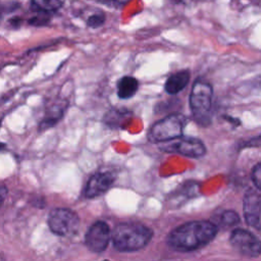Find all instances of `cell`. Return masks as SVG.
<instances>
[{"label": "cell", "instance_id": "obj_1", "mask_svg": "<svg viewBox=\"0 0 261 261\" xmlns=\"http://www.w3.org/2000/svg\"><path fill=\"white\" fill-rule=\"evenodd\" d=\"M216 233L217 227L210 221H190L174 228L168 236L167 241L174 250L188 252L206 246L214 239Z\"/></svg>", "mask_w": 261, "mask_h": 261}, {"label": "cell", "instance_id": "obj_2", "mask_svg": "<svg viewBox=\"0 0 261 261\" xmlns=\"http://www.w3.org/2000/svg\"><path fill=\"white\" fill-rule=\"evenodd\" d=\"M152 230L138 223H120L115 226L111 238L114 247L121 252H133L144 248L152 238Z\"/></svg>", "mask_w": 261, "mask_h": 261}, {"label": "cell", "instance_id": "obj_3", "mask_svg": "<svg viewBox=\"0 0 261 261\" xmlns=\"http://www.w3.org/2000/svg\"><path fill=\"white\" fill-rule=\"evenodd\" d=\"M186 119L181 114H170L152 125L148 139L153 143H162L180 137Z\"/></svg>", "mask_w": 261, "mask_h": 261}, {"label": "cell", "instance_id": "obj_4", "mask_svg": "<svg viewBox=\"0 0 261 261\" xmlns=\"http://www.w3.org/2000/svg\"><path fill=\"white\" fill-rule=\"evenodd\" d=\"M213 89L212 86L203 80H197L192 88L190 95V107L196 117L201 122L208 117L211 109Z\"/></svg>", "mask_w": 261, "mask_h": 261}, {"label": "cell", "instance_id": "obj_5", "mask_svg": "<svg viewBox=\"0 0 261 261\" xmlns=\"http://www.w3.org/2000/svg\"><path fill=\"white\" fill-rule=\"evenodd\" d=\"M51 231L57 236L67 237L74 234L80 226V218L75 212L67 208H56L48 217Z\"/></svg>", "mask_w": 261, "mask_h": 261}, {"label": "cell", "instance_id": "obj_6", "mask_svg": "<svg viewBox=\"0 0 261 261\" xmlns=\"http://www.w3.org/2000/svg\"><path fill=\"white\" fill-rule=\"evenodd\" d=\"M159 148L164 152L177 153L193 158L202 157L206 153V147L200 140L181 136L160 143Z\"/></svg>", "mask_w": 261, "mask_h": 261}, {"label": "cell", "instance_id": "obj_7", "mask_svg": "<svg viewBox=\"0 0 261 261\" xmlns=\"http://www.w3.org/2000/svg\"><path fill=\"white\" fill-rule=\"evenodd\" d=\"M231 246L247 257H258L261 254V241L252 232L243 229H234L229 238Z\"/></svg>", "mask_w": 261, "mask_h": 261}, {"label": "cell", "instance_id": "obj_8", "mask_svg": "<svg viewBox=\"0 0 261 261\" xmlns=\"http://www.w3.org/2000/svg\"><path fill=\"white\" fill-rule=\"evenodd\" d=\"M110 229L104 221H97L88 229L85 238L87 247L96 253L103 252L110 241Z\"/></svg>", "mask_w": 261, "mask_h": 261}, {"label": "cell", "instance_id": "obj_9", "mask_svg": "<svg viewBox=\"0 0 261 261\" xmlns=\"http://www.w3.org/2000/svg\"><path fill=\"white\" fill-rule=\"evenodd\" d=\"M244 216L247 223L255 228L261 225V195L248 191L244 197Z\"/></svg>", "mask_w": 261, "mask_h": 261}, {"label": "cell", "instance_id": "obj_10", "mask_svg": "<svg viewBox=\"0 0 261 261\" xmlns=\"http://www.w3.org/2000/svg\"><path fill=\"white\" fill-rule=\"evenodd\" d=\"M114 175L110 172H97L91 176L85 189L87 198H95L104 194L113 184Z\"/></svg>", "mask_w": 261, "mask_h": 261}, {"label": "cell", "instance_id": "obj_11", "mask_svg": "<svg viewBox=\"0 0 261 261\" xmlns=\"http://www.w3.org/2000/svg\"><path fill=\"white\" fill-rule=\"evenodd\" d=\"M189 81H190V71L180 70L168 76V79L165 82L164 89L166 93L170 95H174L180 92L184 88H186Z\"/></svg>", "mask_w": 261, "mask_h": 261}, {"label": "cell", "instance_id": "obj_12", "mask_svg": "<svg viewBox=\"0 0 261 261\" xmlns=\"http://www.w3.org/2000/svg\"><path fill=\"white\" fill-rule=\"evenodd\" d=\"M138 81L133 76H123L117 83V95L120 99L132 98L138 91Z\"/></svg>", "mask_w": 261, "mask_h": 261}, {"label": "cell", "instance_id": "obj_13", "mask_svg": "<svg viewBox=\"0 0 261 261\" xmlns=\"http://www.w3.org/2000/svg\"><path fill=\"white\" fill-rule=\"evenodd\" d=\"M62 5L61 0H32V6L43 12H52L59 9Z\"/></svg>", "mask_w": 261, "mask_h": 261}, {"label": "cell", "instance_id": "obj_14", "mask_svg": "<svg viewBox=\"0 0 261 261\" xmlns=\"http://www.w3.org/2000/svg\"><path fill=\"white\" fill-rule=\"evenodd\" d=\"M63 111H64V105H59V104L58 105H54L48 111V113H47L45 119L43 120V122L41 123V125L43 127H50V126H52L62 116Z\"/></svg>", "mask_w": 261, "mask_h": 261}, {"label": "cell", "instance_id": "obj_15", "mask_svg": "<svg viewBox=\"0 0 261 261\" xmlns=\"http://www.w3.org/2000/svg\"><path fill=\"white\" fill-rule=\"evenodd\" d=\"M219 222L221 225L224 226H233L237 225L240 222V216L237 212L231 211V210H226L224 212H222V214L220 215V219Z\"/></svg>", "mask_w": 261, "mask_h": 261}, {"label": "cell", "instance_id": "obj_16", "mask_svg": "<svg viewBox=\"0 0 261 261\" xmlns=\"http://www.w3.org/2000/svg\"><path fill=\"white\" fill-rule=\"evenodd\" d=\"M50 20V14L49 12H43L40 11L39 14L34 16L29 20V22L33 25H44Z\"/></svg>", "mask_w": 261, "mask_h": 261}, {"label": "cell", "instance_id": "obj_17", "mask_svg": "<svg viewBox=\"0 0 261 261\" xmlns=\"http://www.w3.org/2000/svg\"><path fill=\"white\" fill-rule=\"evenodd\" d=\"M105 21V16L103 13H96V14H93L91 15L88 20H87V23L90 28H93V29H97L99 27H101Z\"/></svg>", "mask_w": 261, "mask_h": 261}, {"label": "cell", "instance_id": "obj_18", "mask_svg": "<svg viewBox=\"0 0 261 261\" xmlns=\"http://www.w3.org/2000/svg\"><path fill=\"white\" fill-rule=\"evenodd\" d=\"M252 180L257 189L261 191V163L257 164L252 171Z\"/></svg>", "mask_w": 261, "mask_h": 261}, {"label": "cell", "instance_id": "obj_19", "mask_svg": "<svg viewBox=\"0 0 261 261\" xmlns=\"http://www.w3.org/2000/svg\"><path fill=\"white\" fill-rule=\"evenodd\" d=\"M6 195H7V189L4 187H0V207L3 204V202L6 198Z\"/></svg>", "mask_w": 261, "mask_h": 261}, {"label": "cell", "instance_id": "obj_20", "mask_svg": "<svg viewBox=\"0 0 261 261\" xmlns=\"http://www.w3.org/2000/svg\"><path fill=\"white\" fill-rule=\"evenodd\" d=\"M4 11H7L6 9V6H3V5H0V18L2 17V14Z\"/></svg>", "mask_w": 261, "mask_h": 261}, {"label": "cell", "instance_id": "obj_21", "mask_svg": "<svg viewBox=\"0 0 261 261\" xmlns=\"http://www.w3.org/2000/svg\"><path fill=\"white\" fill-rule=\"evenodd\" d=\"M2 148H5V145H4V144H1V143H0V150H1Z\"/></svg>", "mask_w": 261, "mask_h": 261}, {"label": "cell", "instance_id": "obj_22", "mask_svg": "<svg viewBox=\"0 0 261 261\" xmlns=\"http://www.w3.org/2000/svg\"><path fill=\"white\" fill-rule=\"evenodd\" d=\"M104 261H108V260H104Z\"/></svg>", "mask_w": 261, "mask_h": 261}, {"label": "cell", "instance_id": "obj_23", "mask_svg": "<svg viewBox=\"0 0 261 261\" xmlns=\"http://www.w3.org/2000/svg\"><path fill=\"white\" fill-rule=\"evenodd\" d=\"M116 1H118V0H116Z\"/></svg>", "mask_w": 261, "mask_h": 261}]
</instances>
